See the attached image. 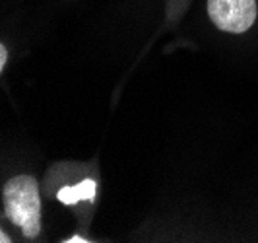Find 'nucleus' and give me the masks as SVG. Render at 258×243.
<instances>
[{
    "label": "nucleus",
    "mask_w": 258,
    "mask_h": 243,
    "mask_svg": "<svg viewBox=\"0 0 258 243\" xmlns=\"http://www.w3.org/2000/svg\"><path fill=\"white\" fill-rule=\"evenodd\" d=\"M4 214L22 230L26 239H35L41 233V197L37 179L31 175H16L2 189Z\"/></svg>",
    "instance_id": "f257e3e1"
},
{
    "label": "nucleus",
    "mask_w": 258,
    "mask_h": 243,
    "mask_svg": "<svg viewBox=\"0 0 258 243\" xmlns=\"http://www.w3.org/2000/svg\"><path fill=\"white\" fill-rule=\"evenodd\" d=\"M208 16L214 26L225 33H245L258 16L256 0H208Z\"/></svg>",
    "instance_id": "f03ea898"
},
{
    "label": "nucleus",
    "mask_w": 258,
    "mask_h": 243,
    "mask_svg": "<svg viewBox=\"0 0 258 243\" xmlns=\"http://www.w3.org/2000/svg\"><path fill=\"white\" fill-rule=\"evenodd\" d=\"M95 197V181L86 179L74 187H64L58 191V201L64 205H76L78 201H91Z\"/></svg>",
    "instance_id": "7ed1b4c3"
},
{
    "label": "nucleus",
    "mask_w": 258,
    "mask_h": 243,
    "mask_svg": "<svg viewBox=\"0 0 258 243\" xmlns=\"http://www.w3.org/2000/svg\"><path fill=\"white\" fill-rule=\"evenodd\" d=\"M6 61H8V51H6V47L0 43V72H2V68L6 66Z\"/></svg>",
    "instance_id": "20e7f679"
},
{
    "label": "nucleus",
    "mask_w": 258,
    "mask_h": 243,
    "mask_svg": "<svg viewBox=\"0 0 258 243\" xmlns=\"http://www.w3.org/2000/svg\"><path fill=\"white\" fill-rule=\"evenodd\" d=\"M66 243H88L90 239H84V237H80V235H74V237H70V239H64Z\"/></svg>",
    "instance_id": "39448f33"
},
{
    "label": "nucleus",
    "mask_w": 258,
    "mask_h": 243,
    "mask_svg": "<svg viewBox=\"0 0 258 243\" xmlns=\"http://www.w3.org/2000/svg\"><path fill=\"white\" fill-rule=\"evenodd\" d=\"M12 239H10V235L6 233V231L0 228V243H10Z\"/></svg>",
    "instance_id": "423d86ee"
}]
</instances>
